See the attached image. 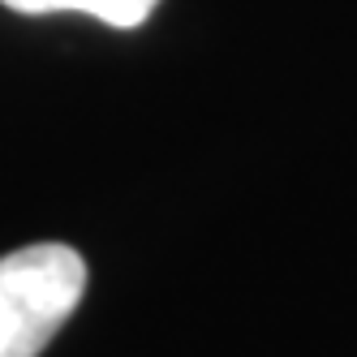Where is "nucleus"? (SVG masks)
Returning <instances> with one entry per match:
<instances>
[{
	"instance_id": "nucleus-2",
	"label": "nucleus",
	"mask_w": 357,
	"mask_h": 357,
	"mask_svg": "<svg viewBox=\"0 0 357 357\" xmlns=\"http://www.w3.org/2000/svg\"><path fill=\"white\" fill-rule=\"evenodd\" d=\"M5 9L13 13H86L95 22H104V26H116V31H134L142 22L155 13L160 0H0Z\"/></svg>"
},
{
	"instance_id": "nucleus-1",
	"label": "nucleus",
	"mask_w": 357,
	"mask_h": 357,
	"mask_svg": "<svg viewBox=\"0 0 357 357\" xmlns=\"http://www.w3.org/2000/svg\"><path fill=\"white\" fill-rule=\"evenodd\" d=\"M86 293L73 245L43 241L0 259V357H39Z\"/></svg>"
}]
</instances>
